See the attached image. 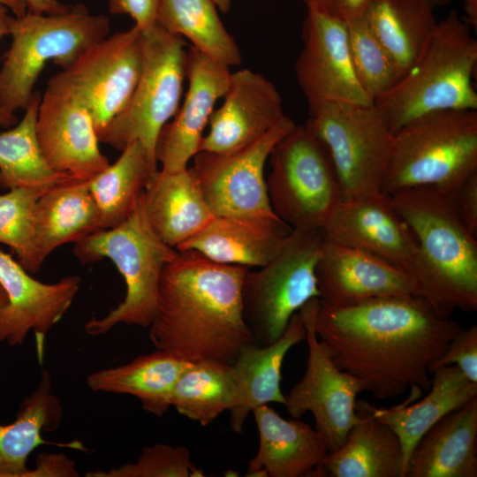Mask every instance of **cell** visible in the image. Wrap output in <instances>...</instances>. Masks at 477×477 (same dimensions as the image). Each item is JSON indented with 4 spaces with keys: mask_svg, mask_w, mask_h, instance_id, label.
<instances>
[{
    "mask_svg": "<svg viewBox=\"0 0 477 477\" xmlns=\"http://www.w3.org/2000/svg\"><path fill=\"white\" fill-rule=\"evenodd\" d=\"M42 95L34 91L19 122L0 132V188L49 187L69 180L46 162L36 133Z\"/></svg>",
    "mask_w": 477,
    "mask_h": 477,
    "instance_id": "cell-34",
    "label": "cell"
},
{
    "mask_svg": "<svg viewBox=\"0 0 477 477\" xmlns=\"http://www.w3.org/2000/svg\"><path fill=\"white\" fill-rule=\"evenodd\" d=\"M141 65L142 32L133 26L95 43L71 66L52 76L46 89L83 107L98 134L127 104Z\"/></svg>",
    "mask_w": 477,
    "mask_h": 477,
    "instance_id": "cell-12",
    "label": "cell"
},
{
    "mask_svg": "<svg viewBox=\"0 0 477 477\" xmlns=\"http://www.w3.org/2000/svg\"><path fill=\"white\" fill-rule=\"evenodd\" d=\"M452 197L465 226L477 238V170L458 186Z\"/></svg>",
    "mask_w": 477,
    "mask_h": 477,
    "instance_id": "cell-42",
    "label": "cell"
},
{
    "mask_svg": "<svg viewBox=\"0 0 477 477\" xmlns=\"http://www.w3.org/2000/svg\"><path fill=\"white\" fill-rule=\"evenodd\" d=\"M188 364L156 349L126 364L95 371L86 383L95 392L132 396L144 411L162 417L171 407L175 385Z\"/></svg>",
    "mask_w": 477,
    "mask_h": 477,
    "instance_id": "cell-31",
    "label": "cell"
},
{
    "mask_svg": "<svg viewBox=\"0 0 477 477\" xmlns=\"http://www.w3.org/2000/svg\"><path fill=\"white\" fill-rule=\"evenodd\" d=\"M324 233L336 242L378 255L405 271L417 250L413 231L395 208L390 196L382 192L342 200Z\"/></svg>",
    "mask_w": 477,
    "mask_h": 477,
    "instance_id": "cell-21",
    "label": "cell"
},
{
    "mask_svg": "<svg viewBox=\"0 0 477 477\" xmlns=\"http://www.w3.org/2000/svg\"><path fill=\"white\" fill-rule=\"evenodd\" d=\"M318 302V298L312 299L299 309L307 330V368L301 380L284 395V405L294 418L311 413L328 451L333 452L360 420L356 398L366 387L360 379L341 370L318 339L314 326Z\"/></svg>",
    "mask_w": 477,
    "mask_h": 477,
    "instance_id": "cell-13",
    "label": "cell"
},
{
    "mask_svg": "<svg viewBox=\"0 0 477 477\" xmlns=\"http://www.w3.org/2000/svg\"><path fill=\"white\" fill-rule=\"evenodd\" d=\"M306 326L298 311L283 333L267 345H245L231 364L238 386V400L230 412V426L241 433L250 413L269 403L284 404L281 390L284 360L294 345L306 339Z\"/></svg>",
    "mask_w": 477,
    "mask_h": 477,
    "instance_id": "cell-24",
    "label": "cell"
},
{
    "mask_svg": "<svg viewBox=\"0 0 477 477\" xmlns=\"http://www.w3.org/2000/svg\"><path fill=\"white\" fill-rule=\"evenodd\" d=\"M252 413L259 446L249 461L246 476L301 477L325 473L322 464L329 451L316 429L300 420L283 418L269 405L258 406Z\"/></svg>",
    "mask_w": 477,
    "mask_h": 477,
    "instance_id": "cell-23",
    "label": "cell"
},
{
    "mask_svg": "<svg viewBox=\"0 0 477 477\" xmlns=\"http://www.w3.org/2000/svg\"><path fill=\"white\" fill-rule=\"evenodd\" d=\"M100 230V214L88 181L69 180L52 186L34 208V246L39 265L57 247L74 244Z\"/></svg>",
    "mask_w": 477,
    "mask_h": 477,
    "instance_id": "cell-29",
    "label": "cell"
},
{
    "mask_svg": "<svg viewBox=\"0 0 477 477\" xmlns=\"http://www.w3.org/2000/svg\"><path fill=\"white\" fill-rule=\"evenodd\" d=\"M223 99L209 118L199 152L223 154L246 148L285 117L275 85L249 69L231 72Z\"/></svg>",
    "mask_w": 477,
    "mask_h": 477,
    "instance_id": "cell-18",
    "label": "cell"
},
{
    "mask_svg": "<svg viewBox=\"0 0 477 477\" xmlns=\"http://www.w3.org/2000/svg\"><path fill=\"white\" fill-rule=\"evenodd\" d=\"M466 19L464 20L471 28L477 30V0H463Z\"/></svg>",
    "mask_w": 477,
    "mask_h": 477,
    "instance_id": "cell-46",
    "label": "cell"
},
{
    "mask_svg": "<svg viewBox=\"0 0 477 477\" xmlns=\"http://www.w3.org/2000/svg\"><path fill=\"white\" fill-rule=\"evenodd\" d=\"M477 476V398L432 426L409 457L405 477Z\"/></svg>",
    "mask_w": 477,
    "mask_h": 477,
    "instance_id": "cell-25",
    "label": "cell"
},
{
    "mask_svg": "<svg viewBox=\"0 0 477 477\" xmlns=\"http://www.w3.org/2000/svg\"><path fill=\"white\" fill-rule=\"evenodd\" d=\"M212 0H159L156 25L186 38L192 47L229 67L241 64L238 45L224 27Z\"/></svg>",
    "mask_w": 477,
    "mask_h": 477,
    "instance_id": "cell-35",
    "label": "cell"
},
{
    "mask_svg": "<svg viewBox=\"0 0 477 477\" xmlns=\"http://www.w3.org/2000/svg\"><path fill=\"white\" fill-rule=\"evenodd\" d=\"M454 365L471 382L477 383V326L471 325L459 331L449 343L443 352L433 363L431 374L435 369Z\"/></svg>",
    "mask_w": 477,
    "mask_h": 477,
    "instance_id": "cell-40",
    "label": "cell"
},
{
    "mask_svg": "<svg viewBox=\"0 0 477 477\" xmlns=\"http://www.w3.org/2000/svg\"><path fill=\"white\" fill-rule=\"evenodd\" d=\"M390 196L417 239L406 270L416 295L441 318L457 309L476 311L477 238L462 222L452 193L419 187Z\"/></svg>",
    "mask_w": 477,
    "mask_h": 477,
    "instance_id": "cell-3",
    "label": "cell"
},
{
    "mask_svg": "<svg viewBox=\"0 0 477 477\" xmlns=\"http://www.w3.org/2000/svg\"><path fill=\"white\" fill-rule=\"evenodd\" d=\"M302 39L295 72L308 107L326 102L374 103L356 76L346 23L307 10Z\"/></svg>",
    "mask_w": 477,
    "mask_h": 477,
    "instance_id": "cell-15",
    "label": "cell"
},
{
    "mask_svg": "<svg viewBox=\"0 0 477 477\" xmlns=\"http://www.w3.org/2000/svg\"><path fill=\"white\" fill-rule=\"evenodd\" d=\"M87 477H202L201 468L192 461L185 446L156 443L146 446L138 459L108 471L87 472Z\"/></svg>",
    "mask_w": 477,
    "mask_h": 477,
    "instance_id": "cell-39",
    "label": "cell"
},
{
    "mask_svg": "<svg viewBox=\"0 0 477 477\" xmlns=\"http://www.w3.org/2000/svg\"><path fill=\"white\" fill-rule=\"evenodd\" d=\"M8 26L11 42L0 68V107L11 113L28 105L48 62L68 68L110 30L107 16L83 4L59 14L9 16Z\"/></svg>",
    "mask_w": 477,
    "mask_h": 477,
    "instance_id": "cell-7",
    "label": "cell"
},
{
    "mask_svg": "<svg viewBox=\"0 0 477 477\" xmlns=\"http://www.w3.org/2000/svg\"><path fill=\"white\" fill-rule=\"evenodd\" d=\"M250 269L178 251L162 272L149 338L157 350L189 363L232 364L253 343L242 287Z\"/></svg>",
    "mask_w": 477,
    "mask_h": 477,
    "instance_id": "cell-2",
    "label": "cell"
},
{
    "mask_svg": "<svg viewBox=\"0 0 477 477\" xmlns=\"http://www.w3.org/2000/svg\"><path fill=\"white\" fill-rule=\"evenodd\" d=\"M230 67L190 47L186 53L187 91L173 117L159 133L157 163L167 172L183 170L199 152L216 102L230 82Z\"/></svg>",
    "mask_w": 477,
    "mask_h": 477,
    "instance_id": "cell-17",
    "label": "cell"
},
{
    "mask_svg": "<svg viewBox=\"0 0 477 477\" xmlns=\"http://www.w3.org/2000/svg\"><path fill=\"white\" fill-rule=\"evenodd\" d=\"M292 228L274 216H219L176 249L216 262L259 268L283 246Z\"/></svg>",
    "mask_w": 477,
    "mask_h": 477,
    "instance_id": "cell-22",
    "label": "cell"
},
{
    "mask_svg": "<svg viewBox=\"0 0 477 477\" xmlns=\"http://www.w3.org/2000/svg\"><path fill=\"white\" fill-rule=\"evenodd\" d=\"M314 330L333 362L377 399L409 387L411 403L431 385V367L463 329L417 295L374 298L350 306L318 302Z\"/></svg>",
    "mask_w": 477,
    "mask_h": 477,
    "instance_id": "cell-1",
    "label": "cell"
},
{
    "mask_svg": "<svg viewBox=\"0 0 477 477\" xmlns=\"http://www.w3.org/2000/svg\"><path fill=\"white\" fill-rule=\"evenodd\" d=\"M157 170L143 146L133 141L122 150L115 163L88 180L102 230L115 227L130 216L150 177Z\"/></svg>",
    "mask_w": 477,
    "mask_h": 477,
    "instance_id": "cell-33",
    "label": "cell"
},
{
    "mask_svg": "<svg viewBox=\"0 0 477 477\" xmlns=\"http://www.w3.org/2000/svg\"><path fill=\"white\" fill-rule=\"evenodd\" d=\"M144 210L155 233L177 248L213 218L189 166L179 171L158 170L142 194Z\"/></svg>",
    "mask_w": 477,
    "mask_h": 477,
    "instance_id": "cell-26",
    "label": "cell"
},
{
    "mask_svg": "<svg viewBox=\"0 0 477 477\" xmlns=\"http://www.w3.org/2000/svg\"><path fill=\"white\" fill-rule=\"evenodd\" d=\"M0 5L5 6L16 17L26 12V4L22 0H0Z\"/></svg>",
    "mask_w": 477,
    "mask_h": 477,
    "instance_id": "cell-47",
    "label": "cell"
},
{
    "mask_svg": "<svg viewBox=\"0 0 477 477\" xmlns=\"http://www.w3.org/2000/svg\"><path fill=\"white\" fill-rule=\"evenodd\" d=\"M184 38L158 25L142 32V65L125 107L97 134L100 142L122 151L139 141L157 168L155 147L163 126L173 117L186 79Z\"/></svg>",
    "mask_w": 477,
    "mask_h": 477,
    "instance_id": "cell-8",
    "label": "cell"
},
{
    "mask_svg": "<svg viewBox=\"0 0 477 477\" xmlns=\"http://www.w3.org/2000/svg\"><path fill=\"white\" fill-rule=\"evenodd\" d=\"M216 8L222 12H228L231 9V0H212Z\"/></svg>",
    "mask_w": 477,
    "mask_h": 477,
    "instance_id": "cell-48",
    "label": "cell"
},
{
    "mask_svg": "<svg viewBox=\"0 0 477 477\" xmlns=\"http://www.w3.org/2000/svg\"><path fill=\"white\" fill-rule=\"evenodd\" d=\"M9 10L4 6L0 5V40L8 34L9 26ZM18 123V119L15 116V113L8 112L0 107V126L4 128H8L15 125Z\"/></svg>",
    "mask_w": 477,
    "mask_h": 477,
    "instance_id": "cell-45",
    "label": "cell"
},
{
    "mask_svg": "<svg viewBox=\"0 0 477 477\" xmlns=\"http://www.w3.org/2000/svg\"><path fill=\"white\" fill-rule=\"evenodd\" d=\"M80 283L74 275L56 283L41 282L11 254L0 250V284L8 297L7 306L0 312V343L21 345L33 331L42 363L46 335L70 308Z\"/></svg>",
    "mask_w": 477,
    "mask_h": 477,
    "instance_id": "cell-16",
    "label": "cell"
},
{
    "mask_svg": "<svg viewBox=\"0 0 477 477\" xmlns=\"http://www.w3.org/2000/svg\"><path fill=\"white\" fill-rule=\"evenodd\" d=\"M356 410L360 420L350 428L344 443L322 461L325 473L331 477H405L398 436L358 401Z\"/></svg>",
    "mask_w": 477,
    "mask_h": 477,
    "instance_id": "cell-30",
    "label": "cell"
},
{
    "mask_svg": "<svg viewBox=\"0 0 477 477\" xmlns=\"http://www.w3.org/2000/svg\"><path fill=\"white\" fill-rule=\"evenodd\" d=\"M324 235L319 229H292L272 259L246 273L242 305L253 344L262 346L277 340L292 316L310 299H319L315 267Z\"/></svg>",
    "mask_w": 477,
    "mask_h": 477,
    "instance_id": "cell-9",
    "label": "cell"
},
{
    "mask_svg": "<svg viewBox=\"0 0 477 477\" xmlns=\"http://www.w3.org/2000/svg\"><path fill=\"white\" fill-rule=\"evenodd\" d=\"M36 133L42 153L56 172L88 181L110 165L99 148L90 114L65 95L45 90L39 105Z\"/></svg>",
    "mask_w": 477,
    "mask_h": 477,
    "instance_id": "cell-20",
    "label": "cell"
},
{
    "mask_svg": "<svg viewBox=\"0 0 477 477\" xmlns=\"http://www.w3.org/2000/svg\"><path fill=\"white\" fill-rule=\"evenodd\" d=\"M307 10L348 23L362 18L370 0H302Z\"/></svg>",
    "mask_w": 477,
    "mask_h": 477,
    "instance_id": "cell-43",
    "label": "cell"
},
{
    "mask_svg": "<svg viewBox=\"0 0 477 477\" xmlns=\"http://www.w3.org/2000/svg\"><path fill=\"white\" fill-rule=\"evenodd\" d=\"M433 8L436 6H443L450 4L452 0H426Z\"/></svg>",
    "mask_w": 477,
    "mask_h": 477,
    "instance_id": "cell-50",
    "label": "cell"
},
{
    "mask_svg": "<svg viewBox=\"0 0 477 477\" xmlns=\"http://www.w3.org/2000/svg\"><path fill=\"white\" fill-rule=\"evenodd\" d=\"M426 0H370L363 19L403 72L426 48L437 20Z\"/></svg>",
    "mask_w": 477,
    "mask_h": 477,
    "instance_id": "cell-32",
    "label": "cell"
},
{
    "mask_svg": "<svg viewBox=\"0 0 477 477\" xmlns=\"http://www.w3.org/2000/svg\"><path fill=\"white\" fill-rule=\"evenodd\" d=\"M477 170V110L420 116L393 133L382 192L431 187L453 193Z\"/></svg>",
    "mask_w": 477,
    "mask_h": 477,
    "instance_id": "cell-5",
    "label": "cell"
},
{
    "mask_svg": "<svg viewBox=\"0 0 477 477\" xmlns=\"http://www.w3.org/2000/svg\"><path fill=\"white\" fill-rule=\"evenodd\" d=\"M158 4L159 0H108L110 13L130 16L143 33L155 26Z\"/></svg>",
    "mask_w": 477,
    "mask_h": 477,
    "instance_id": "cell-41",
    "label": "cell"
},
{
    "mask_svg": "<svg viewBox=\"0 0 477 477\" xmlns=\"http://www.w3.org/2000/svg\"><path fill=\"white\" fill-rule=\"evenodd\" d=\"M63 405L52 391V382L42 370L36 388L19 405L16 419L0 424V477H30L26 461L31 452L42 444L87 450L82 443L49 442L42 432H54L60 425Z\"/></svg>",
    "mask_w": 477,
    "mask_h": 477,
    "instance_id": "cell-28",
    "label": "cell"
},
{
    "mask_svg": "<svg viewBox=\"0 0 477 477\" xmlns=\"http://www.w3.org/2000/svg\"><path fill=\"white\" fill-rule=\"evenodd\" d=\"M142 194L125 221L74 243L72 252L81 264L110 260L126 287L124 300L114 309L85 323V331L90 336L106 334L121 323L149 328L156 311L163 269L178 254L176 248L164 243L151 228Z\"/></svg>",
    "mask_w": 477,
    "mask_h": 477,
    "instance_id": "cell-6",
    "label": "cell"
},
{
    "mask_svg": "<svg viewBox=\"0 0 477 477\" xmlns=\"http://www.w3.org/2000/svg\"><path fill=\"white\" fill-rule=\"evenodd\" d=\"M456 11L437 22L426 48L400 81L374 105L392 133L434 111L477 110V40Z\"/></svg>",
    "mask_w": 477,
    "mask_h": 477,
    "instance_id": "cell-4",
    "label": "cell"
},
{
    "mask_svg": "<svg viewBox=\"0 0 477 477\" xmlns=\"http://www.w3.org/2000/svg\"><path fill=\"white\" fill-rule=\"evenodd\" d=\"M285 115L282 121L254 143L223 153L201 151L189 166L215 216H274L270 206L265 165L275 145L294 126Z\"/></svg>",
    "mask_w": 477,
    "mask_h": 477,
    "instance_id": "cell-14",
    "label": "cell"
},
{
    "mask_svg": "<svg viewBox=\"0 0 477 477\" xmlns=\"http://www.w3.org/2000/svg\"><path fill=\"white\" fill-rule=\"evenodd\" d=\"M49 187H18L0 194V243L8 246L30 274L40 270L34 246V208Z\"/></svg>",
    "mask_w": 477,
    "mask_h": 477,
    "instance_id": "cell-38",
    "label": "cell"
},
{
    "mask_svg": "<svg viewBox=\"0 0 477 477\" xmlns=\"http://www.w3.org/2000/svg\"><path fill=\"white\" fill-rule=\"evenodd\" d=\"M26 11L37 14H59L66 11L70 6L59 0H22Z\"/></svg>",
    "mask_w": 477,
    "mask_h": 477,
    "instance_id": "cell-44",
    "label": "cell"
},
{
    "mask_svg": "<svg viewBox=\"0 0 477 477\" xmlns=\"http://www.w3.org/2000/svg\"><path fill=\"white\" fill-rule=\"evenodd\" d=\"M266 178L273 212L292 229L323 230L343 200L330 157L306 125H295L273 148Z\"/></svg>",
    "mask_w": 477,
    "mask_h": 477,
    "instance_id": "cell-10",
    "label": "cell"
},
{
    "mask_svg": "<svg viewBox=\"0 0 477 477\" xmlns=\"http://www.w3.org/2000/svg\"><path fill=\"white\" fill-rule=\"evenodd\" d=\"M346 27L356 76L362 88L375 102L400 81L403 72L363 18L346 23Z\"/></svg>",
    "mask_w": 477,
    "mask_h": 477,
    "instance_id": "cell-37",
    "label": "cell"
},
{
    "mask_svg": "<svg viewBox=\"0 0 477 477\" xmlns=\"http://www.w3.org/2000/svg\"><path fill=\"white\" fill-rule=\"evenodd\" d=\"M428 393L417 403L377 408L367 402L358 403L398 436L406 465L420 437L438 420L477 398V383L471 382L454 365L432 372Z\"/></svg>",
    "mask_w": 477,
    "mask_h": 477,
    "instance_id": "cell-27",
    "label": "cell"
},
{
    "mask_svg": "<svg viewBox=\"0 0 477 477\" xmlns=\"http://www.w3.org/2000/svg\"><path fill=\"white\" fill-rule=\"evenodd\" d=\"M8 304V297L6 295L5 291L0 284V312L7 306Z\"/></svg>",
    "mask_w": 477,
    "mask_h": 477,
    "instance_id": "cell-49",
    "label": "cell"
},
{
    "mask_svg": "<svg viewBox=\"0 0 477 477\" xmlns=\"http://www.w3.org/2000/svg\"><path fill=\"white\" fill-rule=\"evenodd\" d=\"M315 276L320 301L335 307L385 296L416 295L414 284L405 269L369 252L336 242L326 235Z\"/></svg>",
    "mask_w": 477,
    "mask_h": 477,
    "instance_id": "cell-19",
    "label": "cell"
},
{
    "mask_svg": "<svg viewBox=\"0 0 477 477\" xmlns=\"http://www.w3.org/2000/svg\"><path fill=\"white\" fill-rule=\"evenodd\" d=\"M231 364L213 360L189 363L172 394L171 406L189 420L208 426L238 400Z\"/></svg>",
    "mask_w": 477,
    "mask_h": 477,
    "instance_id": "cell-36",
    "label": "cell"
},
{
    "mask_svg": "<svg viewBox=\"0 0 477 477\" xmlns=\"http://www.w3.org/2000/svg\"><path fill=\"white\" fill-rule=\"evenodd\" d=\"M305 124L325 147L343 200L382 192L393 133L373 104L326 102Z\"/></svg>",
    "mask_w": 477,
    "mask_h": 477,
    "instance_id": "cell-11",
    "label": "cell"
}]
</instances>
